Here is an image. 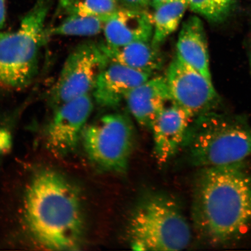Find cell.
<instances>
[{
  "label": "cell",
  "instance_id": "cell-1",
  "mask_svg": "<svg viewBox=\"0 0 251 251\" xmlns=\"http://www.w3.org/2000/svg\"><path fill=\"white\" fill-rule=\"evenodd\" d=\"M194 228L214 246L239 240L251 225V177L243 162L201 168L194 181Z\"/></svg>",
  "mask_w": 251,
  "mask_h": 251
},
{
  "label": "cell",
  "instance_id": "cell-2",
  "mask_svg": "<svg viewBox=\"0 0 251 251\" xmlns=\"http://www.w3.org/2000/svg\"><path fill=\"white\" fill-rule=\"evenodd\" d=\"M24 213L28 230L41 247L53 251L79 249L84 233L80 196L60 173H36L25 194Z\"/></svg>",
  "mask_w": 251,
  "mask_h": 251
},
{
  "label": "cell",
  "instance_id": "cell-3",
  "mask_svg": "<svg viewBox=\"0 0 251 251\" xmlns=\"http://www.w3.org/2000/svg\"><path fill=\"white\" fill-rule=\"evenodd\" d=\"M184 144L196 167L237 164L251 156V127L238 117L204 112L191 125Z\"/></svg>",
  "mask_w": 251,
  "mask_h": 251
},
{
  "label": "cell",
  "instance_id": "cell-4",
  "mask_svg": "<svg viewBox=\"0 0 251 251\" xmlns=\"http://www.w3.org/2000/svg\"><path fill=\"white\" fill-rule=\"evenodd\" d=\"M50 7L51 0H37L17 29L0 31V87L18 90L33 82L50 37L46 22Z\"/></svg>",
  "mask_w": 251,
  "mask_h": 251
},
{
  "label": "cell",
  "instance_id": "cell-5",
  "mask_svg": "<svg viewBox=\"0 0 251 251\" xmlns=\"http://www.w3.org/2000/svg\"><path fill=\"white\" fill-rule=\"evenodd\" d=\"M128 235L133 250L175 251L187 247L191 231L174 200L153 194L135 209L128 223Z\"/></svg>",
  "mask_w": 251,
  "mask_h": 251
},
{
  "label": "cell",
  "instance_id": "cell-6",
  "mask_svg": "<svg viewBox=\"0 0 251 251\" xmlns=\"http://www.w3.org/2000/svg\"><path fill=\"white\" fill-rule=\"evenodd\" d=\"M90 161L106 171L124 173L134 142L132 123L121 113H109L87 125L81 134Z\"/></svg>",
  "mask_w": 251,
  "mask_h": 251
},
{
  "label": "cell",
  "instance_id": "cell-7",
  "mask_svg": "<svg viewBox=\"0 0 251 251\" xmlns=\"http://www.w3.org/2000/svg\"><path fill=\"white\" fill-rule=\"evenodd\" d=\"M100 45L80 44L68 56L50 93L53 108L78 97L91 94L99 75L108 64Z\"/></svg>",
  "mask_w": 251,
  "mask_h": 251
},
{
  "label": "cell",
  "instance_id": "cell-8",
  "mask_svg": "<svg viewBox=\"0 0 251 251\" xmlns=\"http://www.w3.org/2000/svg\"><path fill=\"white\" fill-rule=\"evenodd\" d=\"M171 102L195 117L203 114L216 97L212 80L204 76L176 55L165 76Z\"/></svg>",
  "mask_w": 251,
  "mask_h": 251
},
{
  "label": "cell",
  "instance_id": "cell-9",
  "mask_svg": "<svg viewBox=\"0 0 251 251\" xmlns=\"http://www.w3.org/2000/svg\"><path fill=\"white\" fill-rule=\"evenodd\" d=\"M94 102L92 94H87L55 109L46 134L47 144L55 152L65 155L76 149L92 115Z\"/></svg>",
  "mask_w": 251,
  "mask_h": 251
},
{
  "label": "cell",
  "instance_id": "cell-10",
  "mask_svg": "<svg viewBox=\"0 0 251 251\" xmlns=\"http://www.w3.org/2000/svg\"><path fill=\"white\" fill-rule=\"evenodd\" d=\"M194 118L187 110L172 102L160 112L150 128L159 164L169 161L184 144Z\"/></svg>",
  "mask_w": 251,
  "mask_h": 251
},
{
  "label": "cell",
  "instance_id": "cell-11",
  "mask_svg": "<svg viewBox=\"0 0 251 251\" xmlns=\"http://www.w3.org/2000/svg\"><path fill=\"white\" fill-rule=\"evenodd\" d=\"M152 76L118 63L108 62L97 78L92 93L94 101L100 107H117L125 101L131 91Z\"/></svg>",
  "mask_w": 251,
  "mask_h": 251
},
{
  "label": "cell",
  "instance_id": "cell-12",
  "mask_svg": "<svg viewBox=\"0 0 251 251\" xmlns=\"http://www.w3.org/2000/svg\"><path fill=\"white\" fill-rule=\"evenodd\" d=\"M153 31L152 15L148 11L121 7L106 21L102 33L106 44L118 47L152 41Z\"/></svg>",
  "mask_w": 251,
  "mask_h": 251
},
{
  "label": "cell",
  "instance_id": "cell-13",
  "mask_svg": "<svg viewBox=\"0 0 251 251\" xmlns=\"http://www.w3.org/2000/svg\"><path fill=\"white\" fill-rule=\"evenodd\" d=\"M125 102L137 124L150 129L160 112L171 102L165 76L151 77L131 91Z\"/></svg>",
  "mask_w": 251,
  "mask_h": 251
},
{
  "label": "cell",
  "instance_id": "cell-14",
  "mask_svg": "<svg viewBox=\"0 0 251 251\" xmlns=\"http://www.w3.org/2000/svg\"><path fill=\"white\" fill-rule=\"evenodd\" d=\"M100 46L108 62L118 63L151 76H155L164 62L159 47L153 45L152 41L118 47L102 43Z\"/></svg>",
  "mask_w": 251,
  "mask_h": 251
},
{
  "label": "cell",
  "instance_id": "cell-15",
  "mask_svg": "<svg viewBox=\"0 0 251 251\" xmlns=\"http://www.w3.org/2000/svg\"><path fill=\"white\" fill-rule=\"evenodd\" d=\"M176 47L178 57L212 80L205 29L199 17L192 16L182 24Z\"/></svg>",
  "mask_w": 251,
  "mask_h": 251
},
{
  "label": "cell",
  "instance_id": "cell-16",
  "mask_svg": "<svg viewBox=\"0 0 251 251\" xmlns=\"http://www.w3.org/2000/svg\"><path fill=\"white\" fill-rule=\"evenodd\" d=\"M187 8L186 0H176L154 9L155 11L152 14L153 45L160 48L177 29Z\"/></svg>",
  "mask_w": 251,
  "mask_h": 251
},
{
  "label": "cell",
  "instance_id": "cell-17",
  "mask_svg": "<svg viewBox=\"0 0 251 251\" xmlns=\"http://www.w3.org/2000/svg\"><path fill=\"white\" fill-rule=\"evenodd\" d=\"M111 15L105 16V17L66 16L64 20L61 23L56 25L51 29H47V33L50 37L54 36L79 37L96 36L103 32L106 21L109 20Z\"/></svg>",
  "mask_w": 251,
  "mask_h": 251
},
{
  "label": "cell",
  "instance_id": "cell-18",
  "mask_svg": "<svg viewBox=\"0 0 251 251\" xmlns=\"http://www.w3.org/2000/svg\"><path fill=\"white\" fill-rule=\"evenodd\" d=\"M121 7L115 0H59V9L66 16L111 15Z\"/></svg>",
  "mask_w": 251,
  "mask_h": 251
},
{
  "label": "cell",
  "instance_id": "cell-19",
  "mask_svg": "<svg viewBox=\"0 0 251 251\" xmlns=\"http://www.w3.org/2000/svg\"><path fill=\"white\" fill-rule=\"evenodd\" d=\"M191 11L209 21L224 20L230 11L235 0H186Z\"/></svg>",
  "mask_w": 251,
  "mask_h": 251
},
{
  "label": "cell",
  "instance_id": "cell-20",
  "mask_svg": "<svg viewBox=\"0 0 251 251\" xmlns=\"http://www.w3.org/2000/svg\"><path fill=\"white\" fill-rule=\"evenodd\" d=\"M121 7L133 10L147 11L151 5L150 0H119Z\"/></svg>",
  "mask_w": 251,
  "mask_h": 251
},
{
  "label": "cell",
  "instance_id": "cell-21",
  "mask_svg": "<svg viewBox=\"0 0 251 251\" xmlns=\"http://www.w3.org/2000/svg\"><path fill=\"white\" fill-rule=\"evenodd\" d=\"M11 144L10 135L8 131L0 129V153L4 152Z\"/></svg>",
  "mask_w": 251,
  "mask_h": 251
},
{
  "label": "cell",
  "instance_id": "cell-22",
  "mask_svg": "<svg viewBox=\"0 0 251 251\" xmlns=\"http://www.w3.org/2000/svg\"><path fill=\"white\" fill-rule=\"evenodd\" d=\"M6 20L5 0H0V29L4 26Z\"/></svg>",
  "mask_w": 251,
  "mask_h": 251
},
{
  "label": "cell",
  "instance_id": "cell-23",
  "mask_svg": "<svg viewBox=\"0 0 251 251\" xmlns=\"http://www.w3.org/2000/svg\"><path fill=\"white\" fill-rule=\"evenodd\" d=\"M174 1H176V0H150L151 5L154 9L160 7V6L166 4V3Z\"/></svg>",
  "mask_w": 251,
  "mask_h": 251
},
{
  "label": "cell",
  "instance_id": "cell-24",
  "mask_svg": "<svg viewBox=\"0 0 251 251\" xmlns=\"http://www.w3.org/2000/svg\"><path fill=\"white\" fill-rule=\"evenodd\" d=\"M116 1H118L119 2V0H115Z\"/></svg>",
  "mask_w": 251,
  "mask_h": 251
},
{
  "label": "cell",
  "instance_id": "cell-25",
  "mask_svg": "<svg viewBox=\"0 0 251 251\" xmlns=\"http://www.w3.org/2000/svg\"></svg>",
  "mask_w": 251,
  "mask_h": 251
}]
</instances>
